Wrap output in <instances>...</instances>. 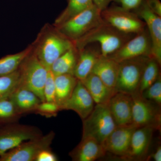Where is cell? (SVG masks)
Instances as JSON below:
<instances>
[{"mask_svg":"<svg viewBox=\"0 0 161 161\" xmlns=\"http://www.w3.org/2000/svg\"><path fill=\"white\" fill-rule=\"evenodd\" d=\"M74 46V43L60 33L55 26L48 25L43 27L32 45L33 51L48 70L55 60Z\"/></svg>","mask_w":161,"mask_h":161,"instance_id":"obj_1","label":"cell"},{"mask_svg":"<svg viewBox=\"0 0 161 161\" xmlns=\"http://www.w3.org/2000/svg\"><path fill=\"white\" fill-rule=\"evenodd\" d=\"M135 35L121 32L103 21L75 41L74 44L79 50L91 43H98L102 55L108 57L119 49Z\"/></svg>","mask_w":161,"mask_h":161,"instance_id":"obj_2","label":"cell"},{"mask_svg":"<svg viewBox=\"0 0 161 161\" xmlns=\"http://www.w3.org/2000/svg\"><path fill=\"white\" fill-rule=\"evenodd\" d=\"M19 86L30 90L45 101L43 89L48 70L41 63L33 51L27 55L19 66Z\"/></svg>","mask_w":161,"mask_h":161,"instance_id":"obj_3","label":"cell"},{"mask_svg":"<svg viewBox=\"0 0 161 161\" xmlns=\"http://www.w3.org/2000/svg\"><path fill=\"white\" fill-rule=\"evenodd\" d=\"M101 12L93 5L66 22L55 26L60 33L74 43L103 23Z\"/></svg>","mask_w":161,"mask_h":161,"instance_id":"obj_4","label":"cell"},{"mask_svg":"<svg viewBox=\"0 0 161 161\" xmlns=\"http://www.w3.org/2000/svg\"><path fill=\"white\" fill-rule=\"evenodd\" d=\"M83 120L82 137L91 136L103 144L116 127L108 104H95Z\"/></svg>","mask_w":161,"mask_h":161,"instance_id":"obj_5","label":"cell"},{"mask_svg":"<svg viewBox=\"0 0 161 161\" xmlns=\"http://www.w3.org/2000/svg\"><path fill=\"white\" fill-rule=\"evenodd\" d=\"M150 58L142 56L119 63L115 92H123L132 95L138 92L143 72Z\"/></svg>","mask_w":161,"mask_h":161,"instance_id":"obj_6","label":"cell"},{"mask_svg":"<svg viewBox=\"0 0 161 161\" xmlns=\"http://www.w3.org/2000/svg\"><path fill=\"white\" fill-rule=\"evenodd\" d=\"M102 18L119 31L128 34H137L146 28V23L134 12L122 7L113 6L101 12Z\"/></svg>","mask_w":161,"mask_h":161,"instance_id":"obj_7","label":"cell"},{"mask_svg":"<svg viewBox=\"0 0 161 161\" xmlns=\"http://www.w3.org/2000/svg\"><path fill=\"white\" fill-rule=\"evenodd\" d=\"M51 131L46 135L25 141L0 156V161H35L39 153L49 149L54 139Z\"/></svg>","mask_w":161,"mask_h":161,"instance_id":"obj_8","label":"cell"},{"mask_svg":"<svg viewBox=\"0 0 161 161\" xmlns=\"http://www.w3.org/2000/svg\"><path fill=\"white\" fill-rule=\"evenodd\" d=\"M43 135L37 128L17 122L0 126V156L25 141Z\"/></svg>","mask_w":161,"mask_h":161,"instance_id":"obj_9","label":"cell"},{"mask_svg":"<svg viewBox=\"0 0 161 161\" xmlns=\"http://www.w3.org/2000/svg\"><path fill=\"white\" fill-rule=\"evenodd\" d=\"M132 96V124L138 128L149 126L159 129L161 125L159 106L145 99L138 92Z\"/></svg>","mask_w":161,"mask_h":161,"instance_id":"obj_10","label":"cell"},{"mask_svg":"<svg viewBox=\"0 0 161 161\" xmlns=\"http://www.w3.org/2000/svg\"><path fill=\"white\" fill-rule=\"evenodd\" d=\"M152 44L147 26L143 31L135 35L114 53L108 56L116 62L120 63L142 56L152 58Z\"/></svg>","mask_w":161,"mask_h":161,"instance_id":"obj_11","label":"cell"},{"mask_svg":"<svg viewBox=\"0 0 161 161\" xmlns=\"http://www.w3.org/2000/svg\"><path fill=\"white\" fill-rule=\"evenodd\" d=\"M146 23L152 44V58L161 64V17L149 9L144 1L133 10Z\"/></svg>","mask_w":161,"mask_h":161,"instance_id":"obj_12","label":"cell"},{"mask_svg":"<svg viewBox=\"0 0 161 161\" xmlns=\"http://www.w3.org/2000/svg\"><path fill=\"white\" fill-rule=\"evenodd\" d=\"M137 128L133 124L116 126L103 143L106 151L124 158L130 148L132 134Z\"/></svg>","mask_w":161,"mask_h":161,"instance_id":"obj_13","label":"cell"},{"mask_svg":"<svg viewBox=\"0 0 161 161\" xmlns=\"http://www.w3.org/2000/svg\"><path fill=\"white\" fill-rule=\"evenodd\" d=\"M95 103L86 87L78 80L71 96L62 106L61 110H72L83 120L91 114Z\"/></svg>","mask_w":161,"mask_h":161,"instance_id":"obj_14","label":"cell"},{"mask_svg":"<svg viewBox=\"0 0 161 161\" xmlns=\"http://www.w3.org/2000/svg\"><path fill=\"white\" fill-rule=\"evenodd\" d=\"M108 104L116 126L132 124V95L116 92L110 99Z\"/></svg>","mask_w":161,"mask_h":161,"instance_id":"obj_15","label":"cell"},{"mask_svg":"<svg viewBox=\"0 0 161 161\" xmlns=\"http://www.w3.org/2000/svg\"><path fill=\"white\" fill-rule=\"evenodd\" d=\"M155 130V128L149 126L137 128L132 134L130 148L124 158L133 160L145 158Z\"/></svg>","mask_w":161,"mask_h":161,"instance_id":"obj_16","label":"cell"},{"mask_svg":"<svg viewBox=\"0 0 161 161\" xmlns=\"http://www.w3.org/2000/svg\"><path fill=\"white\" fill-rule=\"evenodd\" d=\"M103 145L91 136L82 137L80 142L69 153L74 161H94L104 156Z\"/></svg>","mask_w":161,"mask_h":161,"instance_id":"obj_17","label":"cell"},{"mask_svg":"<svg viewBox=\"0 0 161 161\" xmlns=\"http://www.w3.org/2000/svg\"><path fill=\"white\" fill-rule=\"evenodd\" d=\"M78 50L74 76L78 80H83L92 73L94 65L102 54L100 48L98 49L90 44Z\"/></svg>","mask_w":161,"mask_h":161,"instance_id":"obj_18","label":"cell"},{"mask_svg":"<svg viewBox=\"0 0 161 161\" xmlns=\"http://www.w3.org/2000/svg\"><path fill=\"white\" fill-rule=\"evenodd\" d=\"M119 69V63L109 57L101 55L94 65L92 73L98 76L107 86L115 91Z\"/></svg>","mask_w":161,"mask_h":161,"instance_id":"obj_19","label":"cell"},{"mask_svg":"<svg viewBox=\"0 0 161 161\" xmlns=\"http://www.w3.org/2000/svg\"><path fill=\"white\" fill-rule=\"evenodd\" d=\"M9 98L21 116L34 112L37 106L42 102L34 92L19 86Z\"/></svg>","mask_w":161,"mask_h":161,"instance_id":"obj_20","label":"cell"},{"mask_svg":"<svg viewBox=\"0 0 161 161\" xmlns=\"http://www.w3.org/2000/svg\"><path fill=\"white\" fill-rule=\"evenodd\" d=\"M80 81L89 92L95 104H108L110 99L115 93V91L107 86L98 76L93 73Z\"/></svg>","mask_w":161,"mask_h":161,"instance_id":"obj_21","label":"cell"},{"mask_svg":"<svg viewBox=\"0 0 161 161\" xmlns=\"http://www.w3.org/2000/svg\"><path fill=\"white\" fill-rule=\"evenodd\" d=\"M74 75L66 74L55 76V102L60 107L69 99L78 82Z\"/></svg>","mask_w":161,"mask_h":161,"instance_id":"obj_22","label":"cell"},{"mask_svg":"<svg viewBox=\"0 0 161 161\" xmlns=\"http://www.w3.org/2000/svg\"><path fill=\"white\" fill-rule=\"evenodd\" d=\"M78 56V49L73 47L55 60L50 70L55 76L66 74L74 75Z\"/></svg>","mask_w":161,"mask_h":161,"instance_id":"obj_23","label":"cell"},{"mask_svg":"<svg viewBox=\"0 0 161 161\" xmlns=\"http://www.w3.org/2000/svg\"><path fill=\"white\" fill-rule=\"evenodd\" d=\"M31 45L24 50L0 59V77L10 75L18 69L23 60L32 50Z\"/></svg>","mask_w":161,"mask_h":161,"instance_id":"obj_24","label":"cell"},{"mask_svg":"<svg viewBox=\"0 0 161 161\" xmlns=\"http://www.w3.org/2000/svg\"><path fill=\"white\" fill-rule=\"evenodd\" d=\"M93 5L92 0H68L66 8L57 18L54 25L59 26Z\"/></svg>","mask_w":161,"mask_h":161,"instance_id":"obj_25","label":"cell"},{"mask_svg":"<svg viewBox=\"0 0 161 161\" xmlns=\"http://www.w3.org/2000/svg\"><path fill=\"white\" fill-rule=\"evenodd\" d=\"M161 64L153 58H150L145 66L141 78L138 92L141 94L144 90L157 80L161 75Z\"/></svg>","mask_w":161,"mask_h":161,"instance_id":"obj_26","label":"cell"},{"mask_svg":"<svg viewBox=\"0 0 161 161\" xmlns=\"http://www.w3.org/2000/svg\"><path fill=\"white\" fill-rule=\"evenodd\" d=\"M19 81L18 69L10 75L0 77V100L9 98L18 87Z\"/></svg>","mask_w":161,"mask_h":161,"instance_id":"obj_27","label":"cell"},{"mask_svg":"<svg viewBox=\"0 0 161 161\" xmlns=\"http://www.w3.org/2000/svg\"><path fill=\"white\" fill-rule=\"evenodd\" d=\"M21 116L9 98L0 100V126L17 122Z\"/></svg>","mask_w":161,"mask_h":161,"instance_id":"obj_28","label":"cell"},{"mask_svg":"<svg viewBox=\"0 0 161 161\" xmlns=\"http://www.w3.org/2000/svg\"><path fill=\"white\" fill-rule=\"evenodd\" d=\"M141 95L145 99L161 106V75L152 85L144 90Z\"/></svg>","mask_w":161,"mask_h":161,"instance_id":"obj_29","label":"cell"},{"mask_svg":"<svg viewBox=\"0 0 161 161\" xmlns=\"http://www.w3.org/2000/svg\"><path fill=\"white\" fill-rule=\"evenodd\" d=\"M60 111V107L56 103L44 101L41 102L37 106L34 113L50 118L57 116Z\"/></svg>","mask_w":161,"mask_h":161,"instance_id":"obj_30","label":"cell"},{"mask_svg":"<svg viewBox=\"0 0 161 161\" xmlns=\"http://www.w3.org/2000/svg\"><path fill=\"white\" fill-rule=\"evenodd\" d=\"M43 93L45 101L55 102V76L50 70L48 71L47 77L44 84Z\"/></svg>","mask_w":161,"mask_h":161,"instance_id":"obj_31","label":"cell"},{"mask_svg":"<svg viewBox=\"0 0 161 161\" xmlns=\"http://www.w3.org/2000/svg\"><path fill=\"white\" fill-rule=\"evenodd\" d=\"M58 158L51 148L41 151L38 154L35 161H57Z\"/></svg>","mask_w":161,"mask_h":161,"instance_id":"obj_32","label":"cell"},{"mask_svg":"<svg viewBox=\"0 0 161 161\" xmlns=\"http://www.w3.org/2000/svg\"><path fill=\"white\" fill-rule=\"evenodd\" d=\"M144 0H116L120 3L121 7L128 10H135L142 3Z\"/></svg>","mask_w":161,"mask_h":161,"instance_id":"obj_33","label":"cell"},{"mask_svg":"<svg viewBox=\"0 0 161 161\" xmlns=\"http://www.w3.org/2000/svg\"><path fill=\"white\" fill-rule=\"evenodd\" d=\"M150 10L161 17V3L160 0H144Z\"/></svg>","mask_w":161,"mask_h":161,"instance_id":"obj_34","label":"cell"},{"mask_svg":"<svg viewBox=\"0 0 161 161\" xmlns=\"http://www.w3.org/2000/svg\"><path fill=\"white\" fill-rule=\"evenodd\" d=\"M93 4L101 11L108 8L109 4L112 1L116 0H92Z\"/></svg>","mask_w":161,"mask_h":161,"instance_id":"obj_35","label":"cell"},{"mask_svg":"<svg viewBox=\"0 0 161 161\" xmlns=\"http://www.w3.org/2000/svg\"><path fill=\"white\" fill-rule=\"evenodd\" d=\"M149 159H152L153 160L155 161H161V147L160 146H159L157 148L156 150L150 156V158Z\"/></svg>","mask_w":161,"mask_h":161,"instance_id":"obj_36","label":"cell"}]
</instances>
